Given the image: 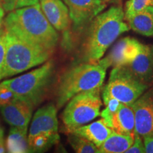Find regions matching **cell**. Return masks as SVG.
I'll return each mask as SVG.
<instances>
[{
  "mask_svg": "<svg viewBox=\"0 0 153 153\" xmlns=\"http://www.w3.org/2000/svg\"><path fill=\"white\" fill-rule=\"evenodd\" d=\"M4 26L21 39L52 53L58 43L57 31L47 20L39 4L10 11L4 20Z\"/></svg>",
  "mask_w": 153,
  "mask_h": 153,
  "instance_id": "cell-1",
  "label": "cell"
},
{
  "mask_svg": "<svg viewBox=\"0 0 153 153\" xmlns=\"http://www.w3.org/2000/svg\"><path fill=\"white\" fill-rule=\"evenodd\" d=\"M129 30L121 7H112L97 15L85 30L82 45L83 62L98 63L118 36Z\"/></svg>",
  "mask_w": 153,
  "mask_h": 153,
  "instance_id": "cell-2",
  "label": "cell"
},
{
  "mask_svg": "<svg viewBox=\"0 0 153 153\" xmlns=\"http://www.w3.org/2000/svg\"><path fill=\"white\" fill-rule=\"evenodd\" d=\"M107 68L102 65L81 62L69 67L57 76L54 87L57 110L65 106L74 96L85 91L102 88Z\"/></svg>",
  "mask_w": 153,
  "mask_h": 153,
  "instance_id": "cell-3",
  "label": "cell"
},
{
  "mask_svg": "<svg viewBox=\"0 0 153 153\" xmlns=\"http://www.w3.org/2000/svg\"><path fill=\"white\" fill-rule=\"evenodd\" d=\"M57 74L55 63L48 60L27 74L6 80L0 85L13 91L19 100L35 108L54 90Z\"/></svg>",
  "mask_w": 153,
  "mask_h": 153,
  "instance_id": "cell-4",
  "label": "cell"
},
{
  "mask_svg": "<svg viewBox=\"0 0 153 153\" xmlns=\"http://www.w3.org/2000/svg\"><path fill=\"white\" fill-rule=\"evenodd\" d=\"M52 53L21 39L6 30V55L2 79L18 74L49 60Z\"/></svg>",
  "mask_w": 153,
  "mask_h": 153,
  "instance_id": "cell-5",
  "label": "cell"
},
{
  "mask_svg": "<svg viewBox=\"0 0 153 153\" xmlns=\"http://www.w3.org/2000/svg\"><path fill=\"white\" fill-rule=\"evenodd\" d=\"M57 109L49 103L34 114L28 135V153H45L60 140Z\"/></svg>",
  "mask_w": 153,
  "mask_h": 153,
  "instance_id": "cell-6",
  "label": "cell"
},
{
  "mask_svg": "<svg viewBox=\"0 0 153 153\" xmlns=\"http://www.w3.org/2000/svg\"><path fill=\"white\" fill-rule=\"evenodd\" d=\"M101 88L78 94L66 104L62 119L65 133L87 124L100 116Z\"/></svg>",
  "mask_w": 153,
  "mask_h": 153,
  "instance_id": "cell-7",
  "label": "cell"
},
{
  "mask_svg": "<svg viewBox=\"0 0 153 153\" xmlns=\"http://www.w3.org/2000/svg\"><path fill=\"white\" fill-rule=\"evenodd\" d=\"M149 87L139 81L126 66L115 67L102 89L104 104L111 99L123 104L132 105Z\"/></svg>",
  "mask_w": 153,
  "mask_h": 153,
  "instance_id": "cell-8",
  "label": "cell"
},
{
  "mask_svg": "<svg viewBox=\"0 0 153 153\" xmlns=\"http://www.w3.org/2000/svg\"><path fill=\"white\" fill-rule=\"evenodd\" d=\"M69 10L72 30L80 34L87 29L91 21L106 8L101 0H62Z\"/></svg>",
  "mask_w": 153,
  "mask_h": 153,
  "instance_id": "cell-9",
  "label": "cell"
},
{
  "mask_svg": "<svg viewBox=\"0 0 153 153\" xmlns=\"http://www.w3.org/2000/svg\"><path fill=\"white\" fill-rule=\"evenodd\" d=\"M47 20L57 31L63 33L62 43L65 48L71 44L70 29L72 26L69 10L62 0H38Z\"/></svg>",
  "mask_w": 153,
  "mask_h": 153,
  "instance_id": "cell-10",
  "label": "cell"
},
{
  "mask_svg": "<svg viewBox=\"0 0 153 153\" xmlns=\"http://www.w3.org/2000/svg\"><path fill=\"white\" fill-rule=\"evenodd\" d=\"M135 119V134L141 138L153 136V87L132 104Z\"/></svg>",
  "mask_w": 153,
  "mask_h": 153,
  "instance_id": "cell-11",
  "label": "cell"
},
{
  "mask_svg": "<svg viewBox=\"0 0 153 153\" xmlns=\"http://www.w3.org/2000/svg\"><path fill=\"white\" fill-rule=\"evenodd\" d=\"M140 44L141 43L134 38H121L113 46L108 54L98 62L107 69L109 67L128 65L139 53Z\"/></svg>",
  "mask_w": 153,
  "mask_h": 153,
  "instance_id": "cell-12",
  "label": "cell"
},
{
  "mask_svg": "<svg viewBox=\"0 0 153 153\" xmlns=\"http://www.w3.org/2000/svg\"><path fill=\"white\" fill-rule=\"evenodd\" d=\"M126 67L140 82L153 87V47L141 43L137 56Z\"/></svg>",
  "mask_w": 153,
  "mask_h": 153,
  "instance_id": "cell-13",
  "label": "cell"
},
{
  "mask_svg": "<svg viewBox=\"0 0 153 153\" xmlns=\"http://www.w3.org/2000/svg\"><path fill=\"white\" fill-rule=\"evenodd\" d=\"M1 115L11 127L28 132V126L33 108L24 101L16 99L0 106Z\"/></svg>",
  "mask_w": 153,
  "mask_h": 153,
  "instance_id": "cell-14",
  "label": "cell"
},
{
  "mask_svg": "<svg viewBox=\"0 0 153 153\" xmlns=\"http://www.w3.org/2000/svg\"><path fill=\"white\" fill-rule=\"evenodd\" d=\"M113 133V130L101 118L87 125L76 128L67 134L72 133L85 137L94 143L97 148H99Z\"/></svg>",
  "mask_w": 153,
  "mask_h": 153,
  "instance_id": "cell-15",
  "label": "cell"
},
{
  "mask_svg": "<svg viewBox=\"0 0 153 153\" xmlns=\"http://www.w3.org/2000/svg\"><path fill=\"white\" fill-rule=\"evenodd\" d=\"M114 133L123 135H135V113L132 105L120 104L111 120Z\"/></svg>",
  "mask_w": 153,
  "mask_h": 153,
  "instance_id": "cell-16",
  "label": "cell"
},
{
  "mask_svg": "<svg viewBox=\"0 0 153 153\" xmlns=\"http://www.w3.org/2000/svg\"><path fill=\"white\" fill-rule=\"evenodd\" d=\"M129 28L135 33L151 37L153 36V6H149L143 11L127 19Z\"/></svg>",
  "mask_w": 153,
  "mask_h": 153,
  "instance_id": "cell-17",
  "label": "cell"
},
{
  "mask_svg": "<svg viewBox=\"0 0 153 153\" xmlns=\"http://www.w3.org/2000/svg\"><path fill=\"white\" fill-rule=\"evenodd\" d=\"M135 136L120 135L114 132L97 148L96 153H123L133 145Z\"/></svg>",
  "mask_w": 153,
  "mask_h": 153,
  "instance_id": "cell-18",
  "label": "cell"
},
{
  "mask_svg": "<svg viewBox=\"0 0 153 153\" xmlns=\"http://www.w3.org/2000/svg\"><path fill=\"white\" fill-rule=\"evenodd\" d=\"M6 146L7 153H28L27 132L11 127Z\"/></svg>",
  "mask_w": 153,
  "mask_h": 153,
  "instance_id": "cell-19",
  "label": "cell"
},
{
  "mask_svg": "<svg viewBox=\"0 0 153 153\" xmlns=\"http://www.w3.org/2000/svg\"><path fill=\"white\" fill-rule=\"evenodd\" d=\"M68 142L75 153H96L97 147L87 139L72 133H68Z\"/></svg>",
  "mask_w": 153,
  "mask_h": 153,
  "instance_id": "cell-20",
  "label": "cell"
},
{
  "mask_svg": "<svg viewBox=\"0 0 153 153\" xmlns=\"http://www.w3.org/2000/svg\"><path fill=\"white\" fill-rule=\"evenodd\" d=\"M151 5H152V0H128L126 1L123 11L126 21Z\"/></svg>",
  "mask_w": 153,
  "mask_h": 153,
  "instance_id": "cell-21",
  "label": "cell"
},
{
  "mask_svg": "<svg viewBox=\"0 0 153 153\" xmlns=\"http://www.w3.org/2000/svg\"><path fill=\"white\" fill-rule=\"evenodd\" d=\"M38 4H39L38 0H0V6L4 11H12Z\"/></svg>",
  "mask_w": 153,
  "mask_h": 153,
  "instance_id": "cell-22",
  "label": "cell"
},
{
  "mask_svg": "<svg viewBox=\"0 0 153 153\" xmlns=\"http://www.w3.org/2000/svg\"><path fill=\"white\" fill-rule=\"evenodd\" d=\"M120 103L117 99H111L108 100L105 103L104 105L106 106L105 108L100 113V116H101V118L104 120L106 123L111 128V120L114 114L116 113V111L119 107Z\"/></svg>",
  "mask_w": 153,
  "mask_h": 153,
  "instance_id": "cell-23",
  "label": "cell"
},
{
  "mask_svg": "<svg viewBox=\"0 0 153 153\" xmlns=\"http://www.w3.org/2000/svg\"><path fill=\"white\" fill-rule=\"evenodd\" d=\"M6 55V29L4 26L0 28V81L2 79L4 65Z\"/></svg>",
  "mask_w": 153,
  "mask_h": 153,
  "instance_id": "cell-24",
  "label": "cell"
},
{
  "mask_svg": "<svg viewBox=\"0 0 153 153\" xmlns=\"http://www.w3.org/2000/svg\"><path fill=\"white\" fill-rule=\"evenodd\" d=\"M16 99H18L12 91L0 85V106L9 104Z\"/></svg>",
  "mask_w": 153,
  "mask_h": 153,
  "instance_id": "cell-25",
  "label": "cell"
},
{
  "mask_svg": "<svg viewBox=\"0 0 153 153\" xmlns=\"http://www.w3.org/2000/svg\"><path fill=\"white\" fill-rule=\"evenodd\" d=\"M123 153H145L143 139L135 134L133 145L128 148Z\"/></svg>",
  "mask_w": 153,
  "mask_h": 153,
  "instance_id": "cell-26",
  "label": "cell"
},
{
  "mask_svg": "<svg viewBox=\"0 0 153 153\" xmlns=\"http://www.w3.org/2000/svg\"><path fill=\"white\" fill-rule=\"evenodd\" d=\"M145 153H153V136L143 138Z\"/></svg>",
  "mask_w": 153,
  "mask_h": 153,
  "instance_id": "cell-27",
  "label": "cell"
},
{
  "mask_svg": "<svg viewBox=\"0 0 153 153\" xmlns=\"http://www.w3.org/2000/svg\"><path fill=\"white\" fill-rule=\"evenodd\" d=\"M56 150L57 153H68V151L66 150V149L65 148V147L60 143H57Z\"/></svg>",
  "mask_w": 153,
  "mask_h": 153,
  "instance_id": "cell-28",
  "label": "cell"
},
{
  "mask_svg": "<svg viewBox=\"0 0 153 153\" xmlns=\"http://www.w3.org/2000/svg\"><path fill=\"white\" fill-rule=\"evenodd\" d=\"M4 10L0 6V28H1V24L4 22Z\"/></svg>",
  "mask_w": 153,
  "mask_h": 153,
  "instance_id": "cell-29",
  "label": "cell"
},
{
  "mask_svg": "<svg viewBox=\"0 0 153 153\" xmlns=\"http://www.w3.org/2000/svg\"><path fill=\"white\" fill-rule=\"evenodd\" d=\"M0 153H6L4 141L0 143Z\"/></svg>",
  "mask_w": 153,
  "mask_h": 153,
  "instance_id": "cell-30",
  "label": "cell"
},
{
  "mask_svg": "<svg viewBox=\"0 0 153 153\" xmlns=\"http://www.w3.org/2000/svg\"><path fill=\"white\" fill-rule=\"evenodd\" d=\"M4 140V132H3V129L1 128V124H0V143L2 142Z\"/></svg>",
  "mask_w": 153,
  "mask_h": 153,
  "instance_id": "cell-31",
  "label": "cell"
},
{
  "mask_svg": "<svg viewBox=\"0 0 153 153\" xmlns=\"http://www.w3.org/2000/svg\"><path fill=\"white\" fill-rule=\"evenodd\" d=\"M101 1L106 4V2H114V1H118V0H101Z\"/></svg>",
  "mask_w": 153,
  "mask_h": 153,
  "instance_id": "cell-32",
  "label": "cell"
},
{
  "mask_svg": "<svg viewBox=\"0 0 153 153\" xmlns=\"http://www.w3.org/2000/svg\"><path fill=\"white\" fill-rule=\"evenodd\" d=\"M55 153H57V150H55Z\"/></svg>",
  "mask_w": 153,
  "mask_h": 153,
  "instance_id": "cell-33",
  "label": "cell"
},
{
  "mask_svg": "<svg viewBox=\"0 0 153 153\" xmlns=\"http://www.w3.org/2000/svg\"><path fill=\"white\" fill-rule=\"evenodd\" d=\"M152 6H153V0H152Z\"/></svg>",
  "mask_w": 153,
  "mask_h": 153,
  "instance_id": "cell-34",
  "label": "cell"
}]
</instances>
